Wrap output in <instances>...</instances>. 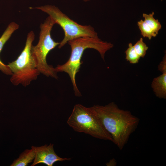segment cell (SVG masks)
<instances>
[{
	"label": "cell",
	"mask_w": 166,
	"mask_h": 166,
	"mask_svg": "<svg viewBox=\"0 0 166 166\" xmlns=\"http://www.w3.org/2000/svg\"><path fill=\"white\" fill-rule=\"evenodd\" d=\"M93 113L110 134L113 142L120 150L136 130L140 119L129 111L120 109L114 102L90 107Z\"/></svg>",
	"instance_id": "1"
},
{
	"label": "cell",
	"mask_w": 166,
	"mask_h": 166,
	"mask_svg": "<svg viewBox=\"0 0 166 166\" xmlns=\"http://www.w3.org/2000/svg\"><path fill=\"white\" fill-rule=\"evenodd\" d=\"M71 48L68 60L64 64L58 65L55 68L57 72H65L69 75L72 82L75 95L80 96L81 93L77 86L76 76L82 64L81 59L85 50L93 49L98 51L104 60L106 52L113 47L110 42L102 41L97 38L84 37L77 38L68 42Z\"/></svg>",
	"instance_id": "2"
},
{
	"label": "cell",
	"mask_w": 166,
	"mask_h": 166,
	"mask_svg": "<svg viewBox=\"0 0 166 166\" xmlns=\"http://www.w3.org/2000/svg\"><path fill=\"white\" fill-rule=\"evenodd\" d=\"M34 36L33 31L28 34L22 51L16 60L7 65L12 73L10 81L14 85L20 84L24 86L28 85L40 73L31 52Z\"/></svg>",
	"instance_id": "3"
},
{
	"label": "cell",
	"mask_w": 166,
	"mask_h": 166,
	"mask_svg": "<svg viewBox=\"0 0 166 166\" xmlns=\"http://www.w3.org/2000/svg\"><path fill=\"white\" fill-rule=\"evenodd\" d=\"M67 122L76 132L112 142V136L94 115L90 107L80 104L75 105Z\"/></svg>",
	"instance_id": "4"
},
{
	"label": "cell",
	"mask_w": 166,
	"mask_h": 166,
	"mask_svg": "<svg viewBox=\"0 0 166 166\" xmlns=\"http://www.w3.org/2000/svg\"><path fill=\"white\" fill-rule=\"evenodd\" d=\"M54 24L49 16L41 24L39 41L36 45L32 46L31 52L40 73L48 77L57 79L55 68L48 65L46 61L49 52L60 44L54 41L51 37V32Z\"/></svg>",
	"instance_id": "5"
},
{
	"label": "cell",
	"mask_w": 166,
	"mask_h": 166,
	"mask_svg": "<svg viewBox=\"0 0 166 166\" xmlns=\"http://www.w3.org/2000/svg\"><path fill=\"white\" fill-rule=\"evenodd\" d=\"M40 10L48 14L54 22L58 24L64 33L63 39L58 46L61 48L68 42L75 38L84 37H98L97 33L90 25H82L72 20L57 7L51 5L30 7Z\"/></svg>",
	"instance_id": "6"
},
{
	"label": "cell",
	"mask_w": 166,
	"mask_h": 166,
	"mask_svg": "<svg viewBox=\"0 0 166 166\" xmlns=\"http://www.w3.org/2000/svg\"><path fill=\"white\" fill-rule=\"evenodd\" d=\"M35 151V156L31 166L39 164H44L48 166H52L58 161L69 160L71 158H62L58 156L54 152L53 144H45L40 147L32 146Z\"/></svg>",
	"instance_id": "7"
},
{
	"label": "cell",
	"mask_w": 166,
	"mask_h": 166,
	"mask_svg": "<svg viewBox=\"0 0 166 166\" xmlns=\"http://www.w3.org/2000/svg\"><path fill=\"white\" fill-rule=\"evenodd\" d=\"M19 25L14 22L10 23L0 38V53L4 45L13 33L19 28ZM0 71L4 73L12 75V73L7 65L5 64L0 59Z\"/></svg>",
	"instance_id": "8"
},
{
	"label": "cell",
	"mask_w": 166,
	"mask_h": 166,
	"mask_svg": "<svg viewBox=\"0 0 166 166\" xmlns=\"http://www.w3.org/2000/svg\"><path fill=\"white\" fill-rule=\"evenodd\" d=\"M152 87L155 95L160 98H166V72L153 79Z\"/></svg>",
	"instance_id": "9"
},
{
	"label": "cell",
	"mask_w": 166,
	"mask_h": 166,
	"mask_svg": "<svg viewBox=\"0 0 166 166\" xmlns=\"http://www.w3.org/2000/svg\"><path fill=\"white\" fill-rule=\"evenodd\" d=\"M35 156V151L33 148L26 149L20 154L19 157L14 160L10 166H26L34 160Z\"/></svg>",
	"instance_id": "10"
},
{
	"label": "cell",
	"mask_w": 166,
	"mask_h": 166,
	"mask_svg": "<svg viewBox=\"0 0 166 166\" xmlns=\"http://www.w3.org/2000/svg\"><path fill=\"white\" fill-rule=\"evenodd\" d=\"M154 14L153 12L149 14L143 13V17L144 19L145 22L157 35L162 26L158 19H156L154 18Z\"/></svg>",
	"instance_id": "11"
},
{
	"label": "cell",
	"mask_w": 166,
	"mask_h": 166,
	"mask_svg": "<svg viewBox=\"0 0 166 166\" xmlns=\"http://www.w3.org/2000/svg\"><path fill=\"white\" fill-rule=\"evenodd\" d=\"M137 25L141 31V35L144 37L147 38L149 40H151L152 37L156 36L157 34L142 20L137 22Z\"/></svg>",
	"instance_id": "12"
},
{
	"label": "cell",
	"mask_w": 166,
	"mask_h": 166,
	"mask_svg": "<svg viewBox=\"0 0 166 166\" xmlns=\"http://www.w3.org/2000/svg\"><path fill=\"white\" fill-rule=\"evenodd\" d=\"M128 45V48L125 51V59L131 64L138 63L140 57L136 53L132 43H129Z\"/></svg>",
	"instance_id": "13"
},
{
	"label": "cell",
	"mask_w": 166,
	"mask_h": 166,
	"mask_svg": "<svg viewBox=\"0 0 166 166\" xmlns=\"http://www.w3.org/2000/svg\"><path fill=\"white\" fill-rule=\"evenodd\" d=\"M133 46L136 53L140 57H143L145 56L148 47L144 42L142 38H140Z\"/></svg>",
	"instance_id": "14"
},
{
	"label": "cell",
	"mask_w": 166,
	"mask_h": 166,
	"mask_svg": "<svg viewBox=\"0 0 166 166\" xmlns=\"http://www.w3.org/2000/svg\"><path fill=\"white\" fill-rule=\"evenodd\" d=\"M158 69L162 73L166 72V53L163 57L162 60L158 65Z\"/></svg>",
	"instance_id": "15"
},
{
	"label": "cell",
	"mask_w": 166,
	"mask_h": 166,
	"mask_svg": "<svg viewBox=\"0 0 166 166\" xmlns=\"http://www.w3.org/2000/svg\"><path fill=\"white\" fill-rule=\"evenodd\" d=\"M83 0L85 2H86L89 1L91 0Z\"/></svg>",
	"instance_id": "16"
}]
</instances>
